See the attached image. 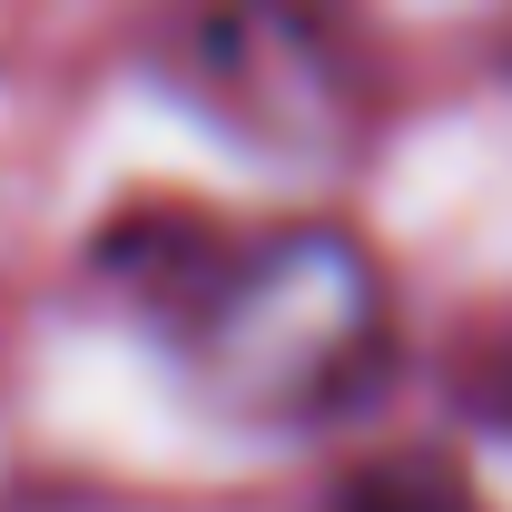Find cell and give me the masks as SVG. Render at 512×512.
<instances>
[{
	"mask_svg": "<svg viewBox=\"0 0 512 512\" xmlns=\"http://www.w3.org/2000/svg\"><path fill=\"white\" fill-rule=\"evenodd\" d=\"M109 286L148 316L178 375L247 424H325L384 375V276L325 217H128Z\"/></svg>",
	"mask_w": 512,
	"mask_h": 512,
	"instance_id": "6da1fadb",
	"label": "cell"
},
{
	"mask_svg": "<svg viewBox=\"0 0 512 512\" xmlns=\"http://www.w3.org/2000/svg\"><path fill=\"white\" fill-rule=\"evenodd\" d=\"M345 512H473V493L434 463H375L345 483Z\"/></svg>",
	"mask_w": 512,
	"mask_h": 512,
	"instance_id": "7a4b0ae2",
	"label": "cell"
},
{
	"mask_svg": "<svg viewBox=\"0 0 512 512\" xmlns=\"http://www.w3.org/2000/svg\"><path fill=\"white\" fill-rule=\"evenodd\" d=\"M483 394H493V414L512 424V335H503V355H493V384H483Z\"/></svg>",
	"mask_w": 512,
	"mask_h": 512,
	"instance_id": "3957f363",
	"label": "cell"
}]
</instances>
